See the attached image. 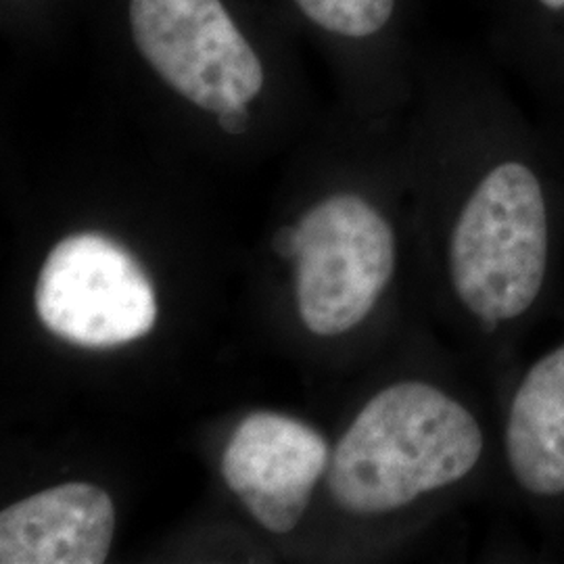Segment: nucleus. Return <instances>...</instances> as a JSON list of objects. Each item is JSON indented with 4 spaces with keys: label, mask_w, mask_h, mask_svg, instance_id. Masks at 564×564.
Segmentation results:
<instances>
[{
    "label": "nucleus",
    "mask_w": 564,
    "mask_h": 564,
    "mask_svg": "<svg viewBox=\"0 0 564 564\" xmlns=\"http://www.w3.org/2000/svg\"><path fill=\"white\" fill-rule=\"evenodd\" d=\"M489 437L477 412L440 384L405 379L377 391L343 433L328 491L343 512L384 517L479 470Z\"/></svg>",
    "instance_id": "obj_1"
},
{
    "label": "nucleus",
    "mask_w": 564,
    "mask_h": 564,
    "mask_svg": "<svg viewBox=\"0 0 564 564\" xmlns=\"http://www.w3.org/2000/svg\"><path fill=\"white\" fill-rule=\"evenodd\" d=\"M293 260L303 324L314 335L337 337L360 326L395 279V228L360 195H333L295 228Z\"/></svg>",
    "instance_id": "obj_2"
},
{
    "label": "nucleus",
    "mask_w": 564,
    "mask_h": 564,
    "mask_svg": "<svg viewBox=\"0 0 564 564\" xmlns=\"http://www.w3.org/2000/svg\"><path fill=\"white\" fill-rule=\"evenodd\" d=\"M41 323L59 339L107 349L144 337L158 297L141 263L120 242L80 232L57 242L36 284Z\"/></svg>",
    "instance_id": "obj_3"
},
{
    "label": "nucleus",
    "mask_w": 564,
    "mask_h": 564,
    "mask_svg": "<svg viewBox=\"0 0 564 564\" xmlns=\"http://www.w3.org/2000/svg\"><path fill=\"white\" fill-rule=\"evenodd\" d=\"M144 61L184 99L212 113L245 109L263 67L220 0H130Z\"/></svg>",
    "instance_id": "obj_4"
},
{
    "label": "nucleus",
    "mask_w": 564,
    "mask_h": 564,
    "mask_svg": "<svg viewBox=\"0 0 564 564\" xmlns=\"http://www.w3.org/2000/svg\"><path fill=\"white\" fill-rule=\"evenodd\" d=\"M328 463V445L310 424L253 412L224 449L223 477L263 529L284 535L302 521Z\"/></svg>",
    "instance_id": "obj_5"
},
{
    "label": "nucleus",
    "mask_w": 564,
    "mask_h": 564,
    "mask_svg": "<svg viewBox=\"0 0 564 564\" xmlns=\"http://www.w3.org/2000/svg\"><path fill=\"white\" fill-rule=\"evenodd\" d=\"M500 454L510 489L540 514L564 512V335L510 372Z\"/></svg>",
    "instance_id": "obj_6"
},
{
    "label": "nucleus",
    "mask_w": 564,
    "mask_h": 564,
    "mask_svg": "<svg viewBox=\"0 0 564 564\" xmlns=\"http://www.w3.org/2000/svg\"><path fill=\"white\" fill-rule=\"evenodd\" d=\"M116 533V506L93 484H63L0 512V563L101 564Z\"/></svg>",
    "instance_id": "obj_7"
},
{
    "label": "nucleus",
    "mask_w": 564,
    "mask_h": 564,
    "mask_svg": "<svg viewBox=\"0 0 564 564\" xmlns=\"http://www.w3.org/2000/svg\"><path fill=\"white\" fill-rule=\"evenodd\" d=\"M303 15L333 34L364 39L381 32L395 0H295Z\"/></svg>",
    "instance_id": "obj_8"
},
{
    "label": "nucleus",
    "mask_w": 564,
    "mask_h": 564,
    "mask_svg": "<svg viewBox=\"0 0 564 564\" xmlns=\"http://www.w3.org/2000/svg\"><path fill=\"white\" fill-rule=\"evenodd\" d=\"M247 107L245 109H235V111H224L218 116L220 128L226 130L228 134H242L247 130Z\"/></svg>",
    "instance_id": "obj_9"
},
{
    "label": "nucleus",
    "mask_w": 564,
    "mask_h": 564,
    "mask_svg": "<svg viewBox=\"0 0 564 564\" xmlns=\"http://www.w3.org/2000/svg\"><path fill=\"white\" fill-rule=\"evenodd\" d=\"M274 249L281 258L293 260L295 258V228H291V226L281 228L274 237Z\"/></svg>",
    "instance_id": "obj_10"
},
{
    "label": "nucleus",
    "mask_w": 564,
    "mask_h": 564,
    "mask_svg": "<svg viewBox=\"0 0 564 564\" xmlns=\"http://www.w3.org/2000/svg\"><path fill=\"white\" fill-rule=\"evenodd\" d=\"M544 7H547V9H564V0H540Z\"/></svg>",
    "instance_id": "obj_11"
}]
</instances>
